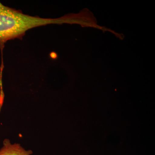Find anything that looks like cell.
Listing matches in <instances>:
<instances>
[{"label": "cell", "instance_id": "6da1fadb", "mask_svg": "<svg viewBox=\"0 0 155 155\" xmlns=\"http://www.w3.org/2000/svg\"><path fill=\"white\" fill-rule=\"evenodd\" d=\"M31 150H26L19 143H12L8 139L3 141V147L0 149V155H31Z\"/></svg>", "mask_w": 155, "mask_h": 155}]
</instances>
